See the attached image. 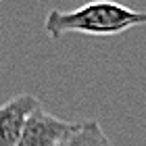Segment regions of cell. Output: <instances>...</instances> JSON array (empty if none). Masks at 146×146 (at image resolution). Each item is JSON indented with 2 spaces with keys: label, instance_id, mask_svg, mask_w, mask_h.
<instances>
[{
  "label": "cell",
  "instance_id": "3",
  "mask_svg": "<svg viewBox=\"0 0 146 146\" xmlns=\"http://www.w3.org/2000/svg\"><path fill=\"white\" fill-rule=\"evenodd\" d=\"M40 107L34 94H17L0 104V146H19L27 117Z\"/></svg>",
  "mask_w": 146,
  "mask_h": 146
},
{
  "label": "cell",
  "instance_id": "1",
  "mask_svg": "<svg viewBox=\"0 0 146 146\" xmlns=\"http://www.w3.org/2000/svg\"><path fill=\"white\" fill-rule=\"evenodd\" d=\"M136 25H146V11H134L113 0H94L73 11L52 9L46 15L44 29L52 40L65 34L117 36Z\"/></svg>",
  "mask_w": 146,
  "mask_h": 146
},
{
  "label": "cell",
  "instance_id": "2",
  "mask_svg": "<svg viewBox=\"0 0 146 146\" xmlns=\"http://www.w3.org/2000/svg\"><path fill=\"white\" fill-rule=\"evenodd\" d=\"M79 121H67L44 111L42 104L27 117L19 146H61L77 129Z\"/></svg>",
  "mask_w": 146,
  "mask_h": 146
},
{
  "label": "cell",
  "instance_id": "4",
  "mask_svg": "<svg viewBox=\"0 0 146 146\" xmlns=\"http://www.w3.org/2000/svg\"><path fill=\"white\" fill-rule=\"evenodd\" d=\"M61 146H113L98 121H79L77 129Z\"/></svg>",
  "mask_w": 146,
  "mask_h": 146
}]
</instances>
